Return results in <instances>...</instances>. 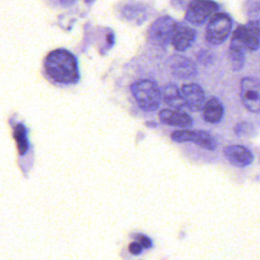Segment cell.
<instances>
[{"label":"cell","instance_id":"6da1fadb","mask_svg":"<svg viewBox=\"0 0 260 260\" xmlns=\"http://www.w3.org/2000/svg\"><path fill=\"white\" fill-rule=\"evenodd\" d=\"M45 71L53 81L62 84H73L79 79L76 57L66 49L51 51L44 62Z\"/></svg>","mask_w":260,"mask_h":260},{"label":"cell","instance_id":"7a4b0ae2","mask_svg":"<svg viewBox=\"0 0 260 260\" xmlns=\"http://www.w3.org/2000/svg\"><path fill=\"white\" fill-rule=\"evenodd\" d=\"M131 93L139 108L145 112L155 111L161 101V90L157 84L149 79H142L132 83Z\"/></svg>","mask_w":260,"mask_h":260},{"label":"cell","instance_id":"3957f363","mask_svg":"<svg viewBox=\"0 0 260 260\" xmlns=\"http://www.w3.org/2000/svg\"><path fill=\"white\" fill-rule=\"evenodd\" d=\"M233 26L231 16L223 12H218L207 23L205 30V40L209 46H219L230 37Z\"/></svg>","mask_w":260,"mask_h":260},{"label":"cell","instance_id":"277c9868","mask_svg":"<svg viewBox=\"0 0 260 260\" xmlns=\"http://www.w3.org/2000/svg\"><path fill=\"white\" fill-rule=\"evenodd\" d=\"M219 5L212 0H193L186 8L185 19L194 25L209 22L218 13Z\"/></svg>","mask_w":260,"mask_h":260},{"label":"cell","instance_id":"5b68a950","mask_svg":"<svg viewBox=\"0 0 260 260\" xmlns=\"http://www.w3.org/2000/svg\"><path fill=\"white\" fill-rule=\"evenodd\" d=\"M240 98L243 106L251 113H260V81L252 76L244 77L240 83Z\"/></svg>","mask_w":260,"mask_h":260},{"label":"cell","instance_id":"8992f818","mask_svg":"<svg viewBox=\"0 0 260 260\" xmlns=\"http://www.w3.org/2000/svg\"><path fill=\"white\" fill-rule=\"evenodd\" d=\"M177 21L171 16L165 15L158 17L148 29L149 41L156 46L165 47L171 43V38Z\"/></svg>","mask_w":260,"mask_h":260},{"label":"cell","instance_id":"52a82bcc","mask_svg":"<svg viewBox=\"0 0 260 260\" xmlns=\"http://www.w3.org/2000/svg\"><path fill=\"white\" fill-rule=\"evenodd\" d=\"M171 137L175 142L183 143L190 141L207 150H215L217 147L215 137L204 130H179L173 132Z\"/></svg>","mask_w":260,"mask_h":260},{"label":"cell","instance_id":"ba28073f","mask_svg":"<svg viewBox=\"0 0 260 260\" xmlns=\"http://www.w3.org/2000/svg\"><path fill=\"white\" fill-rule=\"evenodd\" d=\"M196 30L184 22H177L172 38L171 45L178 52H184L192 47L196 40Z\"/></svg>","mask_w":260,"mask_h":260},{"label":"cell","instance_id":"9c48e42d","mask_svg":"<svg viewBox=\"0 0 260 260\" xmlns=\"http://www.w3.org/2000/svg\"><path fill=\"white\" fill-rule=\"evenodd\" d=\"M232 37L237 39L246 50L257 51L260 48V30L250 22L239 25Z\"/></svg>","mask_w":260,"mask_h":260},{"label":"cell","instance_id":"30bf717a","mask_svg":"<svg viewBox=\"0 0 260 260\" xmlns=\"http://www.w3.org/2000/svg\"><path fill=\"white\" fill-rule=\"evenodd\" d=\"M172 73L180 79H191L198 73L194 61L183 55H174L170 59Z\"/></svg>","mask_w":260,"mask_h":260},{"label":"cell","instance_id":"8fae6325","mask_svg":"<svg viewBox=\"0 0 260 260\" xmlns=\"http://www.w3.org/2000/svg\"><path fill=\"white\" fill-rule=\"evenodd\" d=\"M223 154L228 161L237 168H246L254 160L253 152L244 145H229L224 147Z\"/></svg>","mask_w":260,"mask_h":260},{"label":"cell","instance_id":"7c38bea8","mask_svg":"<svg viewBox=\"0 0 260 260\" xmlns=\"http://www.w3.org/2000/svg\"><path fill=\"white\" fill-rule=\"evenodd\" d=\"M186 106L189 110L197 112L204 107L205 93L202 87L197 83H186L181 88Z\"/></svg>","mask_w":260,"mask_h":260},{"label":"cell","instance_id":"4fadbf2b","mask_svg":"<svg viewBox=\"0 0 260 260\" xmlns=\"http://www.w3.org/2000/svg\"><path fill=\"white\" fill-rule=\"evenodd\" d=\"M159 120L167 125L176 126L181 128H188L193 125L192 118L181 111L164 109L159 112Z\"/></svg>","mask_w":260,"mask_h":260},{"label":"cell","instance_id":"5bb4252c","mask_svg":"<svg viewBox=\"0 0 260 260\" xmlns=\"http://www.w3.org/2000/svg\"><path fill=\"white\" fill-rule=\"evenodd\" d=\"M245 51L244 46L237 39L232 37L228 49V58L233 71H240L244 67L246 60Z\"/></svg>","mask_w":260,"mask_h":260},{"label":"cell","instance_id":"9a60e30c","mask_svg":"<svg viewBox=\"0 0 260 260\" xmlns=\"http://www.w3.org/2000/svg\"><path fill=\"white\" fill-rule=\"evenodd\" d=\"M161 99L168 106L178 111L186 107L182 90L175 83H168L162 87Z\"/></svg>","mask_w":260,"mask_h":260},{"label":"cell","instance_id":"2e32d148","mask_svg":"<svg viewBox=\"0 0 260 260\" xmlns=\"http://www.w3.org/2000/svg\"><path fill=\"white\" fill-rule=\"evenodd\" d=\"M203 118L206 122L211 124L219 123L224 115V109L221 102L216 98H210L205 102L203 107Z\"/></svg>","mask_w":260,"mask_h":260},{"label":"cell","instance_id":"e0dca14e","mask_svg":"<svg viewBox=\"0 0 260 260\" xmlns=\"http://www.w3.org/2000/svg\"><path fill=\"white\" fill-rule=\"evenodd\" d=\"M14 138L18 146V150L20 154H24L28 148V143H27V138H26V130L23 127L22 124H17L14 126Z\"/></svg>","mask_w":260,"mask_h":260},{"label":"cell","instance_id":"ac0fdd59","mask_svg":"<svg viewBox=\"0 0 260 260\" xmlns=\"http://www.w3.org/2000/svg\"><path fill=\"white\" fill-rule=\"evenodd\" d=\"M235 133L242 137H251L256 133L255 126L250 122H240L235 126Z\"/></svg>","mask_w":260,"mask_h":260},{"label":"cell","instance_id":"d6986e66","mask_svg":"<svg viewBox=\"0 0 260 260\" xmlns=\"http://www.w3.org/2000/svg\"><path fill=\"white\" fill-rule=\"evenodd\" d=\"M248 22L255 25L260 30V0L251 5L248 10Z\"/></svg>","mask_w":260,"mask_h":260},{"label":"cell","instance_id":"ffe728a7","mask_svg":"<svg viewBox=\"0 0 260 260\" xmlns=\"http://www.w3.org/2000/svg\"><path fill=\"white\" fill-rule=\"evenodd\" d=\"M196 59H197V62L200 63L201 65L207 66V65H210L213 63L214 55L212 54V52H210L208 50H200L197 53Z\"/></svg>","mask_w":260,"mask_h":260},{"label":"cell","instance_id":"44dd1931","mask_svg":"<svg viewBox=\"0 0 260 260\" xmlns=\"http://www.w3.org/2000/svg\"><path fill=\"white\" fill-rule=\"evenodd\" d=\"M135 238L137 239V242H138L143 248L147 249V248H150V247H151V240H150L148 237H146V236H144V235H136Z\"/></svg>","mask_w":260,"mask_h":260},{"label":"cell","instance_id":"7402d4cb","mask_svg":"<svg viewBox=\"0 0 260 260\" xmlns=\"http://www.w3.org/2000/svg\"><path fill=\"white\" fill-rule=\"evenodd\" d=\"M142 249H143V247H142L138 242H133V243H131L130 246H129V251H130L132 254H135V255L139 254V253L142 251Z\"/></svg>","mask_w":260,"mask_h":260},{"label":"cell","instance_id":"603a6c76","mask_svg":"<svg viewBox=\"0 0 260 260\" xmlns=\"http://www.w3.org/2000/svg\"><path fill=\"white\" fill-rule=\"evenodd\" d=\"M175 1L178 2V3H180V4H184L187 0H175ZM192 1H193V0H191V2H192Z\"/></svg>","mask_w":260,"mask_h":260}]
</instances>
